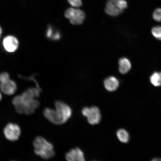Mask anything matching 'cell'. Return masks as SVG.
<instances>
[{"instance_id":"1","label":"cell","mask_w":161,"mask_h":161,"mask_svg":"<svg viewBox=\"0 0 161 161\" xmlns=\"http://www.w3.org/2000/svg\"><path fill=\"white\" fill-rule=\"evenodd\" d=\"M55 109L47 108L43 111L45 117L52 124L60 125L66 123L71 117L72 110L70 107L60 100L55 103Z\"/></svg>"},{"instance_id":"2","label":"cell","mask_w":161,"mask_h":161,"mask_svg":"<svg viewBox=\"0 0 161 161\" xmlns=\"http://www.w3.org/2000/svg\"><path fill=\"white\" fill-rule=\"evenodd\" d=\"M36 94L34 91L30 88L24 92L21 96L14 97L13 103L18 113L20 114H31L39 107V101L36 99Z\"/></svg>"},{"instance_id":"3","label":"cell","mask_w":161,"mask_h":161,"mask_svg":"<svg viewBox=\"0 0 161 161\" xmlns=\"http://www.w3.org/2000/svg\"><path fill=\"white\" fill-rule=\"evenodd\" d=\"M33 146L36 154L44 159L49 160L55 156L53 144L43 137H36L34 141Z\"/></svg>"},{"instance_id":"4","label":"cell","mask_w":161,"mask_h":161,"mask_svg":"<svg viewBox=\"0 0 161 161\" xmlns=\"http://www.w3.org/2000/svg\"><path fill=\"white\" fill-rule=\"evenodd\" d=\"M127 7L128 3L125 0H108L105 11L108 15L116 17L122 14Z\"/></svg>"},{"instance_id":"5","label":"cell","mask_w":161,"mask_h":161,"mask_svg":"<svg viewBox=\"0 0 161 161\" xmlns=\"http://www.w3.org/2000/svg\"><path fill=\"white\" fill-rule=\"evenodd\" d=\"M81 113L83 116L86 118L88 123L91 125H96L99 124L101 121V112L97 107H85L82 108Z\"/></svg>"},{"instance_id":"6","label":"cell","mask_w":161,"mask_h":161,"mask_svg":"<svg viewBox=\"0 0 161 161\" xmlns=\"http://www.w3.org/2000/svg\"><path fill=\"white\" fill-rule=\"evenodd\" d=\"M65 16L69 19L70 23L74 25H81L86 17L85 14L82 10L72 8L66 10Z\"/></svg>"},{"instance_id":"7","label":"cell","mask_w":161,"mask_h":161,"mask_svg":"<svg viewBox=\"0 0 161 161\" xmlns=\"http://www.w3.org/2000/svg\"><path fill=\"white\" fill-rule=\"evenodd\" d=\"M4 134L8 140L15 141L19 139L21 130L19 125L16 124L9 123L4 129Z\"/></svg>"},{"instance_id":"8","label":"cell","mask_w":161,"mask_h":161,"mask_svg":"<svg viewBox=\"0 0 161 161\" xmlns=\"http://www.w3.org/2000/svg\"><path fill=\"white\" fill-rule=\"evenodd\" d=\"M3 45L6 51L9 53H13L18 49L19 42L15 36H7L4 38Z\"/></svg>"},{"instance_id":"9","label":"cell","mask_w":161,"mask_h":161,"mask_svg":"<svg viewBox=\"0 0 161 161\" xmlns=\"http://www.w3.org/2000/svg\"><path fill=\"white\" fill-rule=\"evenodd\" d=\"M65 157L67 161H86L84 152L77 147L66 153Z\"/></svg>"},{"instance_id":"10","label":"cell","mask_w":161,"mask_h":161,"mask_svg":"<svg viewBox=\"0 0 161 161\" xmlns=\"http://www.w3.org/2000/svg\"><path fill=\"white\" fill-rule=\"evenodd\" d=\"M0 88L4 93L7 95H12L17 90V86L14 81L10 80L5 83H1Z\"/></svg>"},{"instance_id":"11","label":"cell","mask_w":161,"mask_h":161,"mask_svg":"<svg viewBox=\"0 0 161 161\" xmlns=\"http://www.w3.org/2000/svg\"><path fill=\"white\" fill-rule=\"evenodd\" d=\"M104 87L108 92H113L117 89L119 86V82L116 78L110 76L104 80Z\"/></svg>"},{"instance_id":"12","label":"cell","mask_w":161,"mask_h":161,"mask_svg":"<svg viewBox=\"0 0 161 161\" xmlns=\"http://www.w3.org/2000/svg\"><path fill=\"white\" fill-rule=\"evenodd\" d=\"M46 35L48 39L54 41H58L61 37V33L59 30L56 29L51 25H48L46 30Z\"/></svg>"},{"instance_id":"13","label":"cell","mask_w":161,"mask_h":161,"mask_svg":"<svg viewBox=\"0 0 161 161\" xmlns=\"http://www.w3.org/2000/svg\"><path fill=\"white\" fill-rule=\"evenodd\" d=\"M119 72L122 74L127 73L131 68V64L129 60L126 58H121L119 61Z\"/></svg>"},{"instance_id":"14","label":"cell","mask_w":161,"mask_h":161,"mask_svg":"<svg viewBox=\"0 0 161 161\" xmlns=\"http://www.w3.org/2000/svg\"><path fill=\"white\" fill-rule=\"evenodd\" d=\"M116 136L120 142L124 143L128 142L130 140L128 132L124 129H120L116 132Z\"/></svg>"},{"instance_id":"15","label":"cell","mask_w":161,"mask_h":161,"mask_svg":"<svg viewBox=\"0 0 161 161\" xmlns=\"http://www.w3.org/2000/svg\"><path fill=\"white\" fill-rule=\"evenodd\" d=\"M150 81L155 86H161V72H155L153 74L150 76Z\"/></svg>"},{"instance_id":"16","label":"cell","mask_w":161,"mask_h":161,"mask_svg":"<svg viewBox=\"0 0 161 161\" xmlns=\"http://www.w3.org/2000/svg\"><path fill=\"white\" fill-rule=\"evenodd\" d=\"M152 34L156 39L161 40V26H156L152 30Z\"/></svg>"},{"instance_id":"17","label":"cell","mask_w":161,"mask_h":161,"mask_svg":"<svg viewBox=\"0 0 161 161\" xmlns=\"http://www.w3.org/2000/svg\"><path fill=\"white\" fill-rule=\"evenodd\" d=\"M153 17L155 21L161 22V8L156 9L153 13Z\"/></svg>"},{"instance_id":"18","label":"cell","mask_w":161,"mask_h":161,"mask_svg":"<svg viewBox=\"0 0 161 161\" xmlns=\"http://www.w3.org/2000/svg\"><path fill=\"white\" fill-rule=\"evenodd\" d=\"M9 80V75L7 72H3L0 74V82L1 83H5Z\"/></svg>"},{"instance_id":"19","label":"cell","mask_w":161,"mask_h":161,"mask_svg":"<svg viewBox=\"0 0 161 161\" xmlns=\"http://www.w3.org/2000/svg\"><path fill=\"white\" fill-rule=\"evenodd\" d=\"M68 3L72 7H80L82 4L81 0H67Z\"/></svg>"},{"instance_id":"20","label":"cell","mask_w":161,"mask_h":161,"mask_svg":"<svg viewBox=\"0 0 161 161\" xmlns=\"http://www.w3.org/2000/svg\"><path fill=\"white\" fill-rule=\"evenodd\" d=\"M151 161H161V158H155L153 159Z\"/></svg>"},{"instance_id":"21","label":"cell","mask_w":161,"mask_h":161,"mask_svg":"<svg viewBox=\"0 0 161 161\" xmlns=\"http://www.w3.org/2000/svg\"><path fill=\"white\" fill-rule=\"evenodd\" d=\"M2 33H3V29H2V27L0 26V37H1Z\"/></svg>"},{"instance_id":"22","label":"cell","mask_w":161,"mask_h":161,"mask_svg":"<svg viewBox=\"0 0 161 161\" xmlns=\"http://www.w3.org/2000/svg\"><path fill=\"white\" fill-rule=\"evenodd\" d=\"M2 98V94H1V92H0V101H1V100Z\"/></svg>"},{"instance_id":"23","label":"cell","mask_w":161,"mask_h":161,"mask_svg":"<svg viewBox=\"0 0 161 161\" xmlns=\"http://www.w3.org/2000/svg\"><path fill=\"white\" fill-rule=\"evenodd\" d=\"M98 161L94 160V161Z\"/></svg>"}]
</instances>
